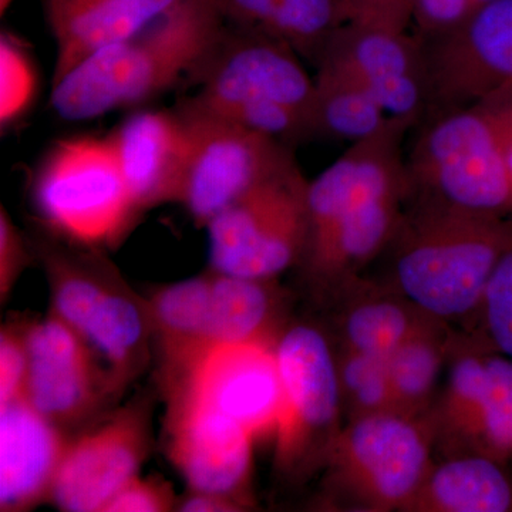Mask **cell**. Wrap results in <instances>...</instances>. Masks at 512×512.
I'll list each match as a JSON object with an SVG mask.
<instances>
[{
  "mask_svg": "<svg viewBox=\"0 0 512 512\" xmlns=\"http://www.w3.org/2000/svg\"><path fill=\"white\" fill-rule=\"evenodd\" d=\"M511 247L512 215L464 210L413 188L377 282L450 325L474 322L495 266Z\"/></svg>",
  "mask_w": 512,
  "mask_h": 512,
  "instance_id": "obj_1",
  "label": "cell"
},
{
  "mask_svg": "<svg viewBox=\"0 0 512 512\" xmlns=\"http://www.w3.org/2000/svg\"><path fill=\"white\" fill-rule=\"evenodd\" d=\"M215 0H178L133 35L103 47L52 84L50 106L66 121L136 110L191 82L224 30Z\"/></svg>",
  "mask_w": 512,
  "mask_h": 512,
  "instance_id": "obj_2",
  "label": "cell"
},
{
  "mask_svg": "<svg viewBox=\"0 0 512 512\" xmlns=\"http://www.w3.org/2000/svg\"><path fill=\"white\" fill-rule=\"evenodd\" d=\"M50 288V311L82 336L109 376L116 396L150 360L153 328L146 298L123 281L106 252L46 235L30 239Z\"/></svg>",
  "mask_w": 512,
  "mask_h": 512,
  "instance_id": "obj_3",
  "label": "cell"
},
{
  "mask_svg": "<svg viewBox=\"0 0 512 512\" xmlns=\"http://www.w3.org/2000/svg\"><path fill=\"white\" fill-rule=\"evenodd\" d=\"M29 197L46 234L93 251L121 247L144 215L107 136L55 141L33 171Z\"/></svg>",
  "mask_w": 512,
  "mask_h": 512,
  "instance_id": "obj_4",
  "label": "cell"
},
{
  "mask_svg": "<svg viewBox=\"0 0 512 512\" xmlns=\"http://www.w3.org/2000/svg\"><path fill=\"white\" fill-rule=\"evenodd\" d=\"M407 160L414 190L484 214L512 215L503 136L487 101L431 114Z\"/></svg>",
  "mask_w": 512,
  "mask_h": 512,
  "instance_id": "obj_5",
  "label": "cell"
},
{
  "mask_svg": "<svg viewBox=\"0 0 512 512\" xmlns=\"http://www.w3.org/2000/svg\"><path fill=\"white\" fill-rule=\"evenodd\" d=\"M282 410L275 433L276 474L303 483L328 464L342 431L336 350L325 330L289 322L276 342Z\"/></svg>",
  "mask_w": 512,
  "mask_h": 512,
  "instance_id": "obj_6",
  "label": "cell"
},
{
  "mask_svg": "<svg viewBox=\"0 0 512 512\" xmlns=\"http://www.w3.org/2000/svg\"><path fill=\"white\" fill-rule=\"evenodd\" d=\"M430 419L397 412L348 421L326 464L329 490L366 511H406L429 473Z\"/></svg>",
  "mask_w": 512,
  "mask_h": 512,
  "instance_id": "obj_7",
  "label": "cell"
},
{
  "mask_svg": "<svg viewBox=\"0 0 512 512\" xmlns=\"http://www.w3.org/2000/svg\"><path fill=\"white\" fill-rule=\"evenodd\" d=\"M308 188L298 161L255 185L205 227L220 274L279 279L299 266L308 241Z\"/></svg>",
  "mask_w": 512,
  "mask_h": 512,
  "instance_id": "obj_8",
  "label": "cell"
},
{
  "mask_svg": "<svg viewBox=\"0 0 512 512\" xmlns=\"http://www.w3.org/2000/svg\"><path fill=\"white\" fill-rule=\"evenodd\" d=\"M187 128L188 153L180 201L197 227L284 167L292 147L201 109L190 99L175 107Z\"/></svg>",
  "mask_w": 512,
  "mask_h": 512,
  "instance_id": "obj_9",
  "label": "cell"
},
{
  "mask_svg": "<svg viewBox=\"0 0 512 512\" xmlns=\"http://www.w3.org/2000/svg\"><path fill=\"white\" fill-rule=\"evenodd\" d=\"M421 45L430 100L426 117L464 109L510 90L512 0L480 6L460 28L421 40Z\"/></svg>",
  "mask_w": 512,
  "mask_h": 512,
  "instance_id": "obj_10",
  "label": "cell"
},
{
  "mask_svg": "<svg viewBox=\"0 0 512 512\" xmlns=\"http://www.w3.org/2000/svg\"><path fill=\"white\" fill-rule=\"evenodd\" d=\"M191 83L198 86L197 93L191 96L198 103L274 100L298 110L309 123L313 77L306 72L302 57L284 39L271 33L225 23Z\"/></svg>",
  "mask_w": 512,
  "mask_h": 512,
  "instance_id": "obj_11",
  "label": "cell"
},
{
  "mask_svg": "<svg viewBox=\"0 0 512 512\" xmlns=\"http://www.w3.org/2000/svg\"><path fill=\"white\" fill-rule=\"evenodd\" d=\"M165 397L167 454L188 490L227 495L254 507L252 434L188 387Z\"/></svg>",
  "mask_w": 512,
  "mask_h": 512,
  "instance_id": "obj_12",
  "label": "cell"
},
{
  "mask_svg": "<svg viewBox=\"0 0 512 512\" xmlns=\"http://www.w3.org/2000/svg\"><path fill=\"white\" fill-rule=\"evenodd\" d=\"M313 67L349 77L389 116L419 124L429 113L423 45L407 30L346 23L330 37Z\"/></svg>",
  "mask_w": 512,
  "mask_h": 512,
  "instance_id": "obj_13",
  "label": "cell"
},
{
  "mask_svg": "<svg viewBox=\"0 0 512 512\" xmlns=\"http://www.w3.org/2000/svg\"><path fill=\"white\" fill-rule=\"evenodd\" d=\"M26 400L50 423L66 431L86 423L116 397L106 370L82 336L55 312L28 323Z\"/></svg>",
  "mask_w": 512,
  "mask_h": 512,
  "instance_id": "obj_14",
  "label": "cell"
},
{
  "mask_svg": "<svg viewBox=\"0 0 512 512\" xmlns=\"http://www.w3.org/2000/svg\"><path fill=\"white\" fill-rule=\"evenodd\" d=\"M151 446L146 404H130L70 439L50 501L67 512H103L140 474Z\"/></svg>",
  "mask_w": 512,
  "mask_h": 512,
  "instance_id": "obj_15",
  "label": "cell"
},
{
  "mask_svg": "<svg viewBox=\"0 0 512 512\" xmlns=\"http://www.w3.org/2000/svg\"><path fill=\"white\" fill-rule=\"evenodd\" d=\"M178 387H188L237 421L255 441L275 437L282 410L276 342L212 345L190 375L171 390Z\"/></svg>",
  "mask_w": 512,
  "mask_h": 512,
  "instance_id": "obj_16",
  "label": "cell"
},
{
  "mask_svg": "<svg viewBox=\"0 0 512 512\" xmlns=\"http://www.w3.org/2000/svg\"><path fill=\"white\" fill-rule=\"evenodd\" d=\"M134 201L147 212L178 204L188 137L177 109H136L107 134Z\"/></svg>",
  "mask_w": 512,
  "mask_h": 512,
  "instance_id": "obj_17",
  "label": "cell"
},
{
  "mask_svg": "<svg viewBox=\"0 0 512 512\" xmlns=\"http://www.w3.org/2000/svg\"><path fill=\"white\" fill-rule=\"evenodd\" d=\"M70 437L25 399L0 406V511L25 512L52 497Z\"/></svg>",
  "mask_w": 512,
  "mask_h": 512,
  "instance_id": "obj_18",
  "label": "cell"
},
{
  "mask_svg": "<svg viewBox=\"0 0 512 512\" xmlns=\"http://www.w3.org/2000/svg\"><path fill=\"white\" fill-rule=\"evenodd\" d=\"M178 0H43L56 43L52 84L111 43L133 35Z\"/></svg>",
  "mask_w": 512,
  "mask_h": 512,
  "instance_id": "obj_19",
  "label": "cell"
},
{
  "mask_svg": "<svg viewBox=\"0 0 512 512\" xmlns=\"http://www.w3.org/2000/svg\"><path fill=\"white\" fill-rule=\"evenodd\" d=\"M210 291L211 271H208L175 284L158 286L146 298L164 393L183 382L210 348Z\"/></svg>",
  "mask_w": 512,
  "mask_h": 512,
  "instance_id": "obj_20",
  "label": "cell"
},
{
  "mask_svg": "<svg viewBox=\"0 0 512 512\" xmlns=\"http://www.w3.org/2000/svg\"><path fill=\"white\" fill-rule=\"evenodd\" d=\"M330 301L336 313L339 348L384 359L430 316L399 292L363 276L339 289Z\"/></svg>",
  "mask_w": 512,
  "mask_h": 512,
  "instance_id": "obj_21",
  "label": "cell"
},
{
  "mask_svg": "<svg viewBox=\"0 0 512 512\" xmlns=\"http://www.w3.org/2000/svg\"><path fill=\"white\" fill-rule=\"evenodd\" d=\"M211 271L208 339L212 345L278 342L291 322V292L278 279Z\"/></svg>",
  "mask_w": 512,
  "mask_h": 512,
  "instance_id": "obj_22",
  "label": "cell"
},
{
  "mask_svg": "<svg viewBox=\"0 0 512 512\" xmlns=\"http://www.w3.org/2000/svg\"><path fill=\"white\" fill-rule=\"evenodd\" d=\"M491 350L477 333L454 332L446 383L429 416L436 443L439 441L450 453L471 451L487 390V359Z\"/></svg>",
  "mask_w": 512,
  "mask_h": 512,
  "instance_id": "obj_23",
  "label": "cell"
},
{
  "mask_svg": "<svg viewBox=\"0 0 512 512\" xmlns=\"http://www.w3.org/2000/svg\"><path fill=\"white\" fill-rule=\"evenodd\" d=\"M409 512L512 511V484L500 461L478 453L433 464Z\"/></svg>",
  "mask_w": 512,
  "mask_h": 512,
  "instance_id": "obj_24",
  "label": "cell"
},
{
  "mask_svg": "<svg viewBox=\"0 0 512 512\" xmlns=\"http://www.w3.org/2000/svg\"><path fill=\"white\" fill-rule=\"evenodd\" d=\"M453 338L450 323L429 316L387 357L394 412L429 419Z\"/></svg>",
  "mask_w": 512,
  "mask_h": 512,
  "instance_id": "obj_25",
  "label": "cell"
},
{
  "mask_svg": "<svg viewBox=\"0 0 512 512\" xmlns=\"http://www.w3.org/2000/svg\"><path fill=\"white\" fill-rule=\"evenodd\" d=\"M311 138L328 137L350 144L372 136L390 119L365 89L335 70L315 69Z\"/></svg>",
  "mask_w": 512,
  "mask_h": 512,
  "instance_id": "obj_26",
  "label": "cell"
},
{
  "mask_svg": "<svg viewBox=\"0 0 512 512\" xmlns=\"http://www.w3.org/2000/svg\"><path fill=\"white\" fill-rule=\"evenodd\" d=\"M335 350L346 423L373 414L394 412L387 359L345 348Z\"/></svg>",
  "mask_w": 512,
  "mask_h": 512,
  "instance_id": "obj_27",
  "label": "cell"
},
{
  "mask_svg": "<svg viewBox=\"0 0 512 512\" xmlns=\"http://www.w3.org/2000/svg\"><path fill=\"white\" fill-rule=\"evenodd\" d=\"M470 453L503 461L512 454V359L491 350L487 390Z\"/></svg>",
  "mask_w": 512,
  "mask_h": 512,
  "instance_id": "obj_28",
  "label": "cell"
},
{
  "mask_svg": "<svg viewBox=\"0 0 512 512\" xmlns=\"http://www.w3.org/2000/svg\"><path fill=\"white\" fill-rule=\"evenodd\" d=\"M39 94V70L29 43L10 30L0 35V128L2 133L29 117Z\"/></svg>",
  "mask_w": 512,
  "mask_h": 512,
  "instance_id": "obj_29",
  "label": "cell"
},
{
  "mask_svg": "<svg viewBox=\"0 0 512 512\" xmlns=\"http://www.w3.org/2000/svg\"><path fill=\"white\" fill-rule=\"evenodd\" d=\"M279 36L315 66L323 49L346 25L345 9L340 0H278Z\"/></svg>",
  "mask_w": 512,
  "mask_h": 512,
  "instance_id": "obj_30",
  "label": "cell"
},
{
  "mask_svg": "<svg viewBox=\"0 0 512 512\" xmlns=\"http://www.w3.org/2000/svg\"><path fill=\"white\" fill-rule=\"evenodd\" d=\"M474 322L494 352L512 359V247L495 266Z\"/></svg>",
  "mask_w": 512,
  "mask_h": 512,
  "instance_id": "obj_31",
  "label": "cell"
},
{
  "mask_svg": "<svg viewBox=\"0 0 512 512\" xmlns=\"http://www.w3.org/2000/svg\"><path fill=\"white\" fill-rule=\"evenodd\" d=\"M28 325L8 323L0 332V406L22 399L29 370Z\"/></svg>",
  "mask_w": 512,
  "mask_h": 512,
  "instance_id": "obj_32",
  "label": "cell"
},
{
  "mask_svg": "<svg viewBox=\"0 0 512 512\" xmlns=\"http://www.w3.org/2000/svg\"><path fill=\"white\" fill-rule=\"evenodd\" d=\"M32 242L13 222L9 211L0 208V301H8L10 293L32 259H35Z\"/></svg>",
  "mask_w": 512,
  "mask_h": 512,
  "instance_id": "obj_33",
  "label": "cell"
},
{
  "mask_svg": "<svg viewBox=\"0 0 512 512\" xmlns=\"http://www.w3.org/2000/svg\"><path fill=\"white\" fill-rule=\"evenodd\" d=\"M476 10L473 0H412V22L420 40L437 39L460 28Z\"/></svg>",
  "mask_w": 512,
  "mask_h": 512,
  "instance_id": "obj_34",
  "label": "cell"
},
{
  "mask_svg": "<svg viewBox=\"0 0 512 512\" xmlns=\"http://www.w3.org/2000/svg\"><path fill=\"white\" fill-rule=\"evenodd\" d=\"M178 497L167 481L158 477H134L114 495L103 512L175 511Z\"/></svg>",
  "mask_w": 512,
  "mask_h": 512,
  "instance_id": "obj_35",
  "label": "cell"
},
{
  "mask_svg": "<svg viewBox=\"0 0 512 512\" xmlns=\"http://www.w3.org/2000/svg\"><path fill=\"white\" fill-rule=\"evenodd\" d=\"M346 23L409 30L412 0H340Z\"/></svg>",
  "mask_w": 512,
  "mask_h": 512,
  "instance_id": "obj_36",
  "label": "cell"
},
{
  "mask_svg": "<svg viewBox=\"0 0 512 512\" xmlns=\"http://www.w3.org/2000/svg\"><path fill=\"white\" fill-rule=\"evenodd\" d=\"M215 3L227 25L281 37L278 0H215Z\"/></svg>",
  "mask_w": 512,
  "mask_h": 512,
  "instance_id": "obj_37",
  "label": "cell"
},
{
  "mask_svg": "<svg viewBox=\"0 0 512 512\" xmlns=\"http://www.w3.org/2000/svg\"><path fill=\"white\" fill-rule=\"evenodd\" d=\"M247 505L234 498L207 491L188 490L178 497L175 511L178 512H239L247 511Z\"/></svg>",
  "mask_w": 512,
  "mask_h": 512,
  "instance_id": "obj_38",
  "label": "cell"
},
{
  "mask_svg": "<svg viewBox=\"0 0 512 512\" xmlns=\"http://www.w3.org/2000/svg\"><path fill=\"white\" fill-rule=\"evenodd\" d=\"M493 107L503 136L505 164H507L508 175L512 185V89L505 90L485 99Z\"/></svg>",
  "mask_w": 512,
  "mask_h": 512,
  "instance_id": "obj_39",
  "label": "cell"
},
{
  "mask_svg": "<svg viewBox=\"0 0 512 512\" xmlns=\"http://www.w3.org/2000/svg\"><path fill=\"white\" fill-rule=\"evenodd\" d=\"M13 0H0V13L5 15L8 12L10 6H12Z\"/></svg>",
  "mask_w": 512,
  "mask_h": 512,
  "instance_id": "obj_40",
  "label": "cell"
},
{
  "mask_svg": "<svg viewBox=\"0 0 512 512\" xmlns=\"http://www.w3.org/2000/svg\"><path fill=\"white\" fill-rule=\"evenodd\" d=\"M474 5H476V9L480 8V6L487 5V3L493 2V0H473Z\"/></svg>",
  "mask_w": 512,
  "mask_h": 512,
  "instance_id": "obj_41",
  "label": "cell"
}]
</instances>
